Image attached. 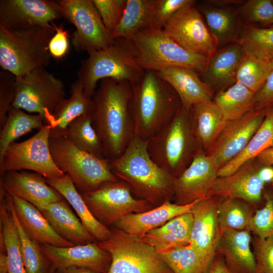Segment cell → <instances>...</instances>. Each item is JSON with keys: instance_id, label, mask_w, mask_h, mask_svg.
<instances>
[{"instance_id": "6da1fadb", "label": "cell", "mask_w": 273, "mask_h": 273, "mask_svg": "<svg viewBox=\"0 0 273 273\" xmlns=\"http://www.w3.org/2000/svg\"><path fill=\"white\" fill-rule=\"evenodd\" d=\"M131 84L105 78L93 96V126L102 142L105 159L119 157L134 136L130 111Z\"/></svg>"}, {"instance_id": "7a4b0ae2", "label": "cell", "mask_w": 273, "mask_h": 273, "mask_svg": "<svg viewBox=\"0 0 273 273\" xmlns=\"http://www.w3.org/2000/svg\"><path fill=\"white\" fill-rule=\"evenodd\" d=\"M130 106L134 135L147 141L172 121L181 103L173 88L157 72L144 70L141 79L131 84Z\"/></svg>"}, {"instance_id": "3957f363", "label": "cell", "mask_w": 273, "mask_h": 273, "mask_svg": "<svg viewBox=\"0 0 273 273\" xmlns=\"http://www.w3.org/2000/svg\"><path fill=\"white\" fill-rule=\"evenodd\" d=\"M109 165L118 179L149 203H162L173 198L175 177L152 159L146 141L134 135L123 154L109 160Z\"/></svg>"}, {"instance_id": "277c9868", "label": "cell", "mask_w": 273, "mask_h": 273, "mask_svg": "<svg viewBox=\"0 0 273 273\" xmlns=\"http://www.w3.org/2000/svg\"><path fill=\"white\" fill-rule=\"evenodd\" d=\"M146 142L155 163L174 177H178L201 149L195 133L192 108L181 106L172 121Z\"/></svg>"}, {"instance_id": "5b68a950", "label": "cell", "mask_w": 273, "mask_h": 273, "mask_svg": "<svg viewBox=\"0 0 273 273\" xmlns=\"http://www.w3.org/2000/svg\"><path fill=\"white\" fill-rule=\"evenodd\" d=\"M123 40L135 61L144 70L159 72L167 67L178 66L200 74L208 59L183 49L163 30L147 28Z\"/></svg>"}, {"instance_id": "8992f818", "label": "cell", "mask_w": 273, "mask_h": 273, "mask_svg": "<svg viewBox=\"0 0 273 273\" xmlns=\"http://www.w3.org/2000/svg\"><path fill=\"white\" fill-rule=\"evenodd\" d=\"M55 33L53 26L20 30L0 26V66L3 70L19 76L47 67L52 58L49 43Z\"/></svg>"}, {"instance_id": "52a82bcc", "label": "cell", "mask_w": 273, "mask_h": 273, "mask_svg": "<svg viewBox=\"0 0 273 273\" xmlns=\"http://www.w3.org/2000/svg\"><path fill=\"white\" fill-rule=\"evenodd\" d=\"M87 58L81 61L78 79L83 86L84 95L92 99L98 83L111 78L133 84L142 77L144 70L136 63L123 38L115 39L108 48L87 53Z\"/></svg>"}, {"instance_id": "ba28073f", "label": "cell", "mask_w": 273, "mask_h": 273, "mask_svg": "<svg viewBox=\"0 0 273 273\" xmlns=\"http://www.w3.org/2000/svg\"><path fill=\"white\" fill-rule=\"evenodd\" d=\"M49 144L56 165L81 193L96 190L105 182L119 180L111 170L109 160L80 150L66 137L50 138Z\"/></svg>"}, {"instance_id": "9c48e42d", "label": "cell", "mask_w": 273, "mask_h": 273, "mask_svg": "<svg viewBox=\"0 0 273 273\" xmlns=\"http://www.w3.org/2000/svg\"><path fill=\"white\" fill-rule=\"evenodd\" d=\"M98 243L107 251L111 262L107 273H173L160 254L138 236L121 230Z\"/></svg>"}, {"instance_id": "30bf717a", "label": "cell", "mask_w": 273, "mask_h": 273, "mask_svg": "<svg viewBox=\"0 0 273 273\" xmlns=\"http://www.w3.org/2000/svg\"><path fill=\"white\" fill-rule=\"evenodd\" d=\"M15 77L16 93L12 106L41 115L47 124L65 99L64 83L45 68Z\"/></svg>"}, {"instance_id": "8fae6325", "label": "cell", "mask_w": 273, "mask_h": 273, "mask_svg": "<svg viewBox=\"0 0 273 273\" xmlns=\"http://www.w3.org/2000/svg\"><path fill=\"white\" fill-rule=\"evenodd\" d=\"M51 127L46 124L32 137L11 144L0 160L1 175L7 171L27 170L46 178L60 177L66 173L54 161L50 149Z\"/></svg>"}, {"instance_id": "7c38bea8", "label": "cell", "mask_w": 273, "mask_h": 273, "mask_svg": "<svg viewBox=\"0 0 273 273\" xmlns=\"http://www.w3.org/2000/svg\"><path fill=\"white\" fill-rule=\"evenodd\" d=\"M58 2L62 17L76 28L71 36L76 51H99L114 43L115 39L105 26L93 0H62Z\"/></svg>"}, {"instance_id": "4fadbf2b", "label": "cell", "mask_w": 273, "mask_h": 273, "mask_svg": "<svg viewBox=\"0 0 273 273\" xmlns=\"http://www.w3.org/2000/svg\"><path fill=\"white\" fill-rule=\"evenodd\" d=\"M80 194L93 214L103 224L115 223L125 215L145 212L150 207L147 200L134 198L129 186L123 181L105 182L96 190Z\"/></svg>"}, {"instance_id": "5bb4252c", "label": "cell", "mask_w": 273, "mask_h": 273, "mask_svg": "<svg viewBox=\"0 0 273 273\" xmlns=\"http://www.w3.org/2000/svg\"><path fill=\"white\" fill-rule=\"evenodd\" d=\"M195 2L192 0L178 10L162 30L183 49L209 58L218 50V45Z\"/></svg>"}, {"instance_id": "9a60e30c", "label": "cell", "mask_w": 273, "mask_h": 273, "mask_svg": "<svg viewBox=\"0 0 273 273\" xmlns=\"http://www.w3.org/2000/svg\"><path fill=\"white\" fill-rule=\"evenodd\" d=\"M265 113L266 109L256 107L239 118L226 121L207 154L218 169L245 149L262 124Z\"/></svg>"}, {"instance_id": "2e32d148", "label": "cell", "mask_w": 273, "mask_h": 273, "mask_svg": "<svg viewBox=\"0 0 273 273\" xmlns=\"http://www.w3.org/2000/svg\"><path fill=\"white\" fill-rule=\"evenodd\" d=\"M62 17L58 1L1 0L0 26L20 30L35 27L51 28L53 21Z\"/></svg>"}, {"instance_id": "e0dca14e", "label": "cell", "mask_w": 273, "mask_h": 273, "mask_svg": "<svg viewBox=\"0 0 273 273\" xmlns=\"http://www.w3.org/2000/svg\"><path fill=\"white\" fill-rule=\"evenodd\" d=\"M218 169L212 157L199 150L189 166L174 179L175 203L186 205L211 196Z\"/></svg>"}, {"instance_id": "ac0fdd59", "label": "cell", "mask_w": 273, "mask_h": 273, "mask_svg": "<svg viewBox=\"0 0 273 273\" xmlns=\"http://www.w3.org/2000/svg\"><path fill=\"white\" fill-rule=\"evenodd\" d=\"M256 158L243 164L234 173L217 177L211 188L210 196L238 198L256 206L263 200L266 184L260 175L262 166Z\"/></svg>"}, {"instance_id": "d6986e66", "label": "cell", "mask_w": 273, "mask_h": 273, "mask_svg": "<svg viewBox=\"0 0 273 273\" xmlns=\"http://www.w3.org/2000/svg\"><path fill=\"white\" fill-rule=\"evenodd\" d=\"M220 200L216 196L200 200L191 211L194 223L190 245L210 263L215 256L221 236L218 220Z\"/></svg>"}, {"instance_id": "ffe728a7", "label": "cell", "mask_w": 273, "mask_h": 273, "mask_svg": "<svg viewBox=\"0 0 273 273\" xmlns=\"http://www.w3.org/2000/svg\"><path fill=\"white\" fill-rule=\"evenodd\" d=\"M42 249L54 272L69 266L77 265L107 273L111 262L109 253L95 243L64 247L43 245Z\"/></svg>"}, {"instance_id": "44dd1931", "label": "cell", "mask_w": 273, "mask_h": 273, "mask_svg": "<svg viewBox=\"0 0 273 273\" xmlns=\"http://www.w3.org/2000/svg\"><path fill=\"white\" fill-rule=\"evenodd\" d=\"M1 176V186L7 193L36 207L64 199L56 190L46 182L45 178L37 173L10 171Z\"/></svg>"}, {"instance_id": "7402d4cb", "label": "cell", "mask_w": 273, "mask_h": 273, "mask_svg": "<svg viewBox=\"0 0 273 273\" xmlns=\"http://www.w3.org/2000/svg\"><path fill=\"white\" fill-rule=\"evenodd\" d=\"M241 46L235 42L218 49L208 58L202 80L217 92L236 82V75L245 56Z\"/></svg>"}, {"instance_id": "603a6c76", "label": "cell", "mask_w": 273, "mask_h": 273, "mask_svg": "<svg viewBox=\"0 0 273 273\" xmlns=\"http://www.w3.org/2000/svg\"><path fill=\"white\" fill-rule=\"evenodd\" d=\"M251 234L248 229L221 232L216 253L222 256L230 273H255Z\"/></svg>"}, {"instance_id": "cb8c5ba5", "label": "cell", "mask_w": 273, "mask_h": 273, "mask_svg": "<svg viewBox=\"0 0 273 273\" xmlns=\"http://www.w3.org/2000/svg\"><path fill=\"white\" fill-rule=\"evenodd\" d=\"M200 200L186 205H178L167 200L152 210L125 215L114 224L118 230L141 236L176 216L191 212L194 205Z\"/></svg>"}, {"instance_id": "d4e9b609", "label": "cell", "mask_w": 273, "mask_h": 273, "mask_svg": "<svg viewBox=\"0 0 273 273\" xmlns=\"http://www.w3.org/2000/svg\"><path fill=\"white\" fill-rule=\"evenodd\" d=\"M157 73L173 88L184 108L191 109L197 104L212 100L213 90L192 69L169 66Z\"/></svg>"}, {"instance_id": "484cf974", "label": "cell", "mask_w": 273, "mask_h": 273, "mask_svg": "<svg viewBox=\"0 0 273 273\" xmlns=\"http://www.w3.org/2000/svg\"><path fill=\"white\" fill-rule=\"evenodd\" d=\"M207 26L215 38L218 49L237 42L242 26L238 9L212 4L208 1L197 5Z\"/></svg>"}, {"instance_id": "4316f807", "label": "cell", "mask_w": 273, "mask_h": 273, "mask_svg": "<svg viewBox=\"0 0 273 273\" xmlns=\"http://www.w3.org/2000/svg\"><path fill=\"white\" fill-rule=\"evenodd\" d=\"M19 222L29 237L38 243L57 247H70L74 244L59 236L34 205L12 196Z\"/></svg>"}, {"instance_id": "83f0119b", "label": "cell", "mask_w": 273, "mask_h": 273, "mask_svg": "<svg viewBox=\"0 0 273 273\" xmlns=\"http://www.w3.org/2000/svg\"><path fill=\"white\" fill-rule=\"evenodd\" d=\"M37 208L54 230L65 240L75 245L85 244L95 240L64 199Z\"/></svg>"}, {"instance_id": "f1b7e54d", "label": "cell", "mask_w": 273, "mask_h": 273, "mask_svg": "<svg viewBox=\"0 0 273 273\" xmlns=\"http://www.w3.org/2000/svg\"><path fill=\"white\" fill-rule=\"evenodd\" d=\"M70 92V97L61 101L47 124L51 127L50 138L65 136L70 122L82 115L92 114L94 111L93 99L84 95L80 80L71 84Z\"/></svg>"}, {"instance_id": "f546056e", "label": "cell", "mask_w": 273, "mask_h": 273, "mask_svg": "<svg viewBox=\"0 0 273 273\" xmlns=\"http://www.w3.org/2000/svg\"><path fill=\"white\" fill-rule=\"evenodd\" d=\"M45 179L71 205L83 225L95 239L103 242L110 238L112 232L94 216L68 174L60 177Z\"/></svg>"}, {"instance_id": "4dcf8cb0", "label": "cell", "mask_w": 273, "mask_h": 273, "mask_svg": "<svg viewBox=\"0 0 273 273\" xmlns=\"http://www.w3.org/2000/svg\"><path fill=\"white\" fill-rule=\"evenodd\" d=\"M193 223L192 213H187L139 237L159 253L190 245Z\"/></svg>"}, {"instance_id": "1f68e13d", "label": "cell", "mask_w": 273, "mask_h": 273, "mask_svg": "<svg viewBox=\"0 0 273 273\" xmlns=\"http://www.w3.org/2000/svg\"><path fill=\"white\" fill-rule=\"evenodd\" d=\"M192 111L196 137L203 151H208L227 120L213 100L194 105Z\"/></svg>"}, {"instance_id": "d6a6232c", "label": "cell", "mask_w": 273, "mask_h": 273, "mask_svg": "<svg viewBox=\"0 0 273 273\" xmlns=\"http://www.w3.org/2000/svg\"><path fill=\"white\" fill-rule=\"evenodd\" d=\"M273 147V106L266 109L265 118L260 126L245 149L237 156L219 169L218 177L234 173L243 164L255 159L262 152Z\"/></svg>"}, {"instance_id": "836d02e7", "label": "cell", "mask_w": 273, "mask_h": 273, "mask_svg": "<svg viewBox=\"0 0 273 273\" xmlns=\"http://www.w3.org/2000/svg\"><path fill=\"white\" fill-rule=\"evenodd\" d=\"M255 95L236 81L231 86L217 92L213 101L228 121L239 118L257 107Z\"/></svg>"}, {"instance_id": "e575fe53", "label": "cell", "mask_w": 273, "mask_h": 273, "mask_svg": "<svg viewBox=\"0 0 273 273\" xmlns=\"http://www.w3.org/2000/svg\"><path fill=\"white\" fill-rule=\"evenodd\" d=\"M5 200L17 227L22 258L26 273H55L39 243L24 232L16 215L12 196L6 192Z\"/></svg>"}, {"instance_id": "d590c367", "label": "cell", "mask_w": 273, "mask_h": 273, "mask_svg": "<svg viewBox=\"0 0 273 273\" xmlns=\"http://www.w3.org/2000/svg\"><path fill=\"white\" fill-rule=\"evenodd\" d=\"M44 118L39 114H28L23 110L11 106L6 120L0 131V160L9 146L20 136L34 129L44 126Z\"/></svg>"}, {"instance_id": "8d00e7d4", "label": "cell", "mask_w": 273, "mask_h": 273, "mask_svg": "<svg viewBox=\"0 0 273 273\" xmlns=\"http://www.w3.org/2000/svg\"><path fill=\"white\" fill-rule=\"evenodd\" d=\"M0 216L1 240L5 248L7 273H26L18 230L5 198L1 205Z\"/></svg>"}, {"instance_id": "74e56055", "label": "cell", "mask_w": 273, "mask_h": 273, "mask_svg": "<svg viewBox=\"0 0 273 273\" xmlns=\"http://www.w3.org/2000/svg\"><path fill=\"white\" fill-rule=\"evenodd\" d=\"M151 28L150 0H126L125 7L113 38H128L143 30Z\"/></svg>"}, {"instance_id": "f35d334b", "label": "cell", "mask_w": 273, "mask_h": 273, "mask_svg": "<svg viewBox=\"0 0 273 273\" xmlns=\"http://www.w3.org/2000/svg\"><path fill=\"white\" fill-rule=\"evenodd\" d=\"M254 206L240 199L220 198L218 207V220L221 232L248 229L255 212Z\"/></svg>"}, {"instance_id": "ab89813d", "label": "cell", "mask_w": 273, "mask_h": 273, "mask_svg": "<svg viewBox=\"0 0 273 273\" xmlns=\"http://www.w3.org/2000/svg\"><path fill=\"white\" fill-rule=\"evenodd\" d=\"M91 116L82 115L73 120L67 127L65 137L80 150L105 159L103 147L93 126Z\"/></svg>"}, {"instance_id": "60d3db41", "label": "cell", "mask_w": 273, "mask_h": 273, "mask_svg": "<svg viewBox=\"0 0 273 273\" xmlns=\"http://www.w3.org/2000/svg\"><path fill=\"white\" fill-rule=\"evenodd\" d=\"M159 253L173 273H208L212 264L190 245Z\"/></svg>"}, {"instance_id": "b9f144b4", "label": "cell", "mask_w": 273, "mask_h": 273, "mask_svg": "<svg viewBox=\"0 0 273 273\" xmlns=\"http://www.w3.org/2000/svg\"><path fill=\"white\" fill-rule=\"evenodd\" d=\"M237 42L246 54L263 60H273L272 28L242 25Z\"/></svg>"}, {"instance_id": "7bdbcfd3", "label": "cell", "mask_w": 273, "mask_h": 273, "mask_svg": "<svg viewBox=\"0 0 273 273\" xmlns=\"http://www.w3.org/2000/svg\"><path fill=\"white\" fill-rule=\"evenodd\" d=\"M270 69V61L245 54L237 73L236 81L256 94L265 83Z\"/></svg>"}, {"instance_id": "ee69618b", "label": "cell", "mask_w": 273, "mask_h": 273, "mask_svg": "<svg viewBox=\"0 0 273 273\" xmlns=\"http://www.w3.org/2000/svg\"><path fill=\"white\" fill-rule=\"evenodd\" d=\"M242 25L252 23L264 26L273 25V3L271 0H249L238 8Z\"/></svg>"}, {"instance_id": "f6af8a7d", "label": "cell", "mask_w": 273, "mask_h": 273, "mask_svg": "<svg viewBox=\"0 0 273 273\" xmlns=\"http://www.w3.org/2000/svg\"><path fill=\"white\" fill-rule=\"evenodd\" d=\"M263 206L257 209L248 229L254 236L264 239L273 235V189H266L263 193Z\"/></svg>"}, {"instance_id": "bcb514c9", "label": "cell", "mask_w": 273, "mask_h": 273, "mask_svg": "<svg viewBox=\"0 0 273 273\" xmlns=\"http://www.w3.org/2000/svg\"><path fill=\"white\" fill-rule=\"evenodd\" d=\"M192 0H150L151 28L162 30L169 19Z\"/></svg>"}, {"instance_id": "7dc6e473", "label": "cell", "mask_w": 273, "mask_h": 273, "mask_svg": "<svg viewBox=\"0 0 273 273\" xmlns=\"http://www.w3.org/2000/svg\"><path fill=\"white\" fill-rule=\"evenodd\" d=\"M103 23L112 35L123 13L126 0H93Z\"/></svg>"}, {"instance_id": "c3c4849f", "label": "cell", "mask_w": 273, "mask_h": 273, "mask_svg": "<svg viewBox=\"0 0 273 273\" xmlns=\"http://www.w3.org/2000/svg\"><path fill=\"white\" fill-rule=\"evenodd\" d=\"M252 244L256 261L255 273H273V235L264 239L253 235Z\"/></svg>"}, {"instance_id": "681fc988", "label": "cell", "mask_w": 273, "mask_h": 273, "mask_svg": "<svg viewBox=\"0 0 273 273\" xmlns=\"http://www.w3.org/2000/svg\"><path fill=\"white\" fill-rule=\"evenodd\" d=\"M16 77L11 73L0 71V128L4 124L15 97Z\"/></svg>"}, {"instance_id": "f907efd6", "label": "cell", "mask_w": 273, "mask_h": 273, "mask_svg": "<svg viewBox=\"0 0 273 273\" xmlns=\"http://www.w3.org/2000/svg\"><path fill=\"white\" fill-rule=\"evenodd\" d=\"M55 33L50 40L49 50L52 56L57 59H62L67 54L69 48L68 31L63 25H57L51 23Z\"/></svg>"}, {"instance_id": "816d5d0a", "label": "cell", "mask_w": 273, "mask_h": 273, "mask_svg": "<svg viewBox=\"0 0 273 273\" xmlns=\"http://www.w3.org/2000/svg\"><path fill=\"white\" fill-rule=\"evenodd\" d=\"M271 69L262 87L255 94L257 107L266 109L273 106V60H270Z\"/></svg>"}, {"instance_id": "f5cc1de1", "label": "cell", "mask_w": 273, "mask_h": 273, "mask_svg": "<svg viewBox=\"0 0 273 273\" xmlns=\"http://www.w3.org/2000/svg\"><path fill=\"white\" fill-rule=\"evenodd\" d=\"M208 273H230L222 256L216 253Z\"/></svg>"}, {"instance_id": "db71d44e", "label": "cell", "mask_w": 273, "mask_h": 273, "mask_svg": "<svg viewBox=\"0 0 273 273\" xmlns=\"http://www.w3.org/2000/svg\"><path fill=\"white\" fill-rule=\"evenodd\" d=\"M256 159L262 165L273 166V147L260 153Z\"/></svg>"}, {"instance_id": "11a10c76", "label": "cell", "mask_w": 273, "mask_h": 273, "mask_svg": "<svg viewBox=\"0 0 273 273\" xmlns=\"http://www.w3.org/2000/svg\"><path fill=\"white\" fill-rule=\"evenodd\" d=\"M59 273H100L87 267L71 265L57 270Z\"/></svg>"}, {"instance_id": "9f6ffc18", "label": "cell", "mask_w": 273, "mask_h": 273, "mask_svg": "<svg viewBox=\"0 0 273 273\" xmlns=\"http://www.w3.org/2000/svg\"><path fill=\"white\" fill-rule=\"evenodd\" d=\"M260 175L266 185L273 183V166L262 165L260 169Z\"/></svg>"}, {"instance_id": "6f0895ef", "label": "cell", "mask_w": 273, "mask_h": 273, "mask_svg": "<svg viewBox=\"0 0 273 273\" xmlns=\"http://www.w3.org/2000/svg\"><path fill=\"white\" fill-rule=\"evenodd\" d=\"M269 27L273 28V25L270 26Z\"/></svg>"}, {"instance_id": "680465c9", "label": "cell", "mask_w": 273, "mask_h": 273, "mask_svg": "<svg viewBox=\"0 0 273 273\" xmlns=\"http://www.w3.org/2000/svg\"><path fill=\"white\" fill-rule=\"evenodd\" d=\"M55 273H59V272L58 271H57L56 272H55Z\"/></svg>"}, {"instance_id": "91938a15", "label": "cell", "mask_w": 273, "mask_h": 273, "mask_svg": "<svg viewBox=\"0 0 273 273\" xmlns=\"http://www.w3.org/2000/svg\"><path fill=\"white\" fill-rule=\"evenodd\" d=\"M271 1H272V3H273V0H271Z\"/></svg>"}]
</instances>
